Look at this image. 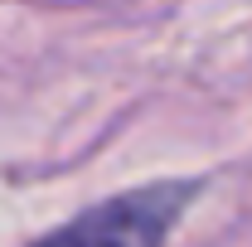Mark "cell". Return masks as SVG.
<instances>
[{"instance_id": "1", "label": "cell", "mask_w": 252, "mask_h": 247, "mask_svg": "<svg viewBox=\"0 0 252 247\" xmlns=\"http://www.w3.org/2000/svg\"><path fill=\"white\" fill-rule=\"evenodd\" d=\"M180 199H185V189H151V194L117 199L107 209H93L88 218H78L44 247H160Z\"/></svg>"}]
</instances>
